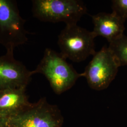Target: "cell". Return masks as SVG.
<instances>
[{
	"label": "cell",
	"mask_w": 127,
	"mask_h": 127,
	"mask_svg": "<svg viewBox=\"0 0 127 127\" xmlns=\"http://www.w3.org/2000/svg\"><path fill=\"white\" fill-rule=\"evenodd\" d=\"M66 59L60 53L47 48L40 62L32 71L34 74L44 75L58 95L70 89L80 77H84L83 73L77 72Z\"/></svg>",
	"instance_id": "obj_1"
},
{
	"label": "cell",
	"mask_w": 127,
	"mask_h": 127,
	"mask_svg": "<svg viewBox=\"0 0 127 127\" xmlns=\"http://www.w3.org/2000/svg\"><path fill=\"white\" fill-rule=\"evenodd\" d=\"M32 10L33 16L41 21L63 22L66 26H71L77 25L86 14L87 8L78 0H34Z\"/></svg>",
	"instance_id": "obj_2"
},
{
	"label": "cell",
	"mask_w": 127,
	"mask_h": 127,
	"mask_svg": "<svg viewBox=\"0 0 127 127\" xmlns=\"http://www.w3.org/2000/svg\"><path fill=\"white\" fill-rule=\"evenodd\" d=\"M64 121L58 106L49 103L44 97L8 118L7 127H62Z\"/></svg>",
	"instance_id": "obj_3"
},
{
	"label": "cell",
	"mask_w": 127,
	"mask_h": 127,
	"mask_svg": "<svg viewBox=\"0 0 127 127\" xmlns=\"http://www.w3.org/2000/svg\"><path fill=\"white\" fill-rule=\"evenodd\" d=\"M26 20L21 16L16 1L0 0V44L6 50H14L28 41Z\"/></svg>",
	"instance_id": "obj_4"
},
{
	"label": "cell",
	"mask_w": 127,
	"mask_h": 127,
	"mask_svg": "<svg viewBox=\"0 0 127 127\" xmlns=\"http://www.w3.org/2000/svg\"><path fill=\"white\" fill-rule=\"evenodd\" d=\"M95 37L92 31L77 25L66 26L58 36L60 53L66 59L73 62L83 61L90 55L95 54Z\"/></svg>",
	"instance_id": "obj_5"
},
{
	"label": "cell",
	"mask_w": 127,
	"mask_h": 127,
	"mask_svg": "<svg viewBox=\"0 0 127 127\" xmlns=\"http://www.w3.org/2000/svg\"><path fill=\"white\" fill-rule=\"evenodd\" d=\"M120 67L106 46L96 52L83 72L90 87L95 91L107 89L115 79Z\"/></svg>",
	"instance_id": "obj_6"
},
{
	"label": "cell",
	"mask_w": 127,
	"mask_h": 127,
	"mask_svg": "<svg viewBox=\"0 0 127 127\" xmlns=\"http://www.w3.org/2000/svg\"><path fill=\"white\" fill-rule=\"evenodd\" d=\"M20 61L15 59L14 50L0 56V91L27 87L33 75Z\"/></svg>",
	"instance_id": "obj_7"
},
{
	"label": "cell",
	"mask_w": 127,
	"mask_h": 127,
	"mask_svg": "<svg viewBox=\"0 0 127 127\" xmlns=\"http://www.w3.org/2000/svg\"><path fill=\"white\" fill-rule=\"evenodd\" d=\"M91 17L95 37H104L110 43L124 34L125 22L114 13L100 12Z\"/></svg>",
	"instance_id": "obj_8"
},
{
	"label": "cell",
	"mask_w": 127,
	"mask_h": 127,
	"mask_svg": "<svg viewBox=\"0 0 127 127\" xmlns=\"http://www.w3.org/2000/svg\"><path fill=\"white\" fill-rule=\"evenodd\" d=\"M27 87L0 91V116L9 118L26 109L29 102L26 93Z\"/></svg>",
	"instance_id": "obj_9"
},
{
	"label": "cell",
	"mask_w": 127,
	"mask_h": 127,
	"mask_svg": "<svg viewBox=\"0 0 127 127\" xmlns=\"http://www.w3.org/2000/svg\"><path fill=\"white\" fill-rule=\"evenodd\" d=\"M120 66L127 65V36H121L110 42L108 47Z\"/></svg>",
	"instance_id": "obj_10"
},
{
	"label": "cell",
	"mask_w": 127,
	"mask_h": 127,
	"mask_svg": "<svg viewBox=\"0 0 127 127\" xmlns=\"http://www.w3.org/2000/svg\"><path fill=\"white\" fill-rule=\"evenodd\" d=\"M112 1V12L125 22L127 20V0H114Z\"/></svg>",
	"instance_id": "obj_11"
},
{
	"label": "cell",
	"mask_w": 127,
	"mask_h": 127,
	"mask_svg": "<svg viewBox=\"0 0 127 127\" xmlns=\"http://www.w3.org/2000/svg\"><path fill=\"white\" fill-rule=\"evenodd\" d=\"M7 118H3L0 116V127H7Z\"/></svg>",
	"instance_id": "obj_12"
}]
</instances>
